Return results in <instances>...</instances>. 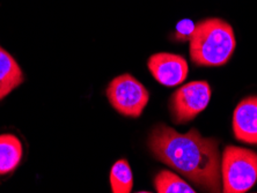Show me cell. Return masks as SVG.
Segmentation results:
<instances>
[{"instance_id":"6da1fadb","label":"cell","mask_w":257,"mask_h":193,"mask_svg":"<svg viewBox=\"0 0 257 193\" xmlns=\"http://www.w3.org/2000/svg\"><path fill=\"white\" fill-rule=\"evenodd\" d=\"M149 147L159 161L192 181L200 190L221 192V155L219 142L204 138L196 128L180 133L159 124L149 137Z\"/></svg>"},{"instance_id":"7a4b0ae2","label":"cell","mask_w":257,"mask_h":193,"mask_svg":"<svg viewBox=\"0 0 257 193\" xmlns=\"http://www.w3.org/2000/svg\"><path fill=\"white\" fill-rule=\"evenodd\" d=\"M236 47L234 30L228 22L210 18L196 24L189 40L191 62L197 66L218 67L225 65Z\"/></svg>"},{"instance_id":"3957f363","label":"cell","mask_w":257,"mask_h":193,"mask_svg":"<svg viewBox=\"0 0 257 193\" xmlns=\"http://www.w3.org/2000/svg\"><path fill=\"white\" fill-rule=\"evenodd\" d=\"M221 183L225 193H244L257 181V153L227 146L221 155Z\"/></svg>"},{"instance_id":"277c9868","label":"cell","mask_w":257,"mask_h":193,"mask_svg":"<svg viewBox=\"0 0 257 193\" xmlns=\"http://www.w3.org/2000/svg\"><path fill=\"white\" fill-rule=\"evenodd\" d=\"M107 97L109 103L120 115L138 118L149 103L150 93L135 77L123 74L109 83Z\"/></svg>"},{"instance_id":"5b68a950","label":"cell","mask_w":257,"mask_h":193,"mask_svg":"<svg viewBox=\"0 0 257 193\" xmlns=\"http://www.w3.org/2000/svg\"><path fill=\"white\" fill-rule=\"evenodd\" d=\"M211 87L206 81H191L174 92L171 98V111L176 124L195 119L210 103Z\"/></svg>"},{"instance_id":"8992f818","label":"cell","mask_w":257,"mask_h":193,"mask_svg":"<svg viewBox=\"0 0 257 193\" xmlns=\"http://www.w3.org/2000/svg\"><path fill=\"white\" fill-rule=\"evenodd\" d=\"M147 67L156 80L166 87L184 82L188 75V63L182 56L171 52H158L147 60Z\"/></svg>"},{"instance_id":"52a82bcc","label":"cell","mask_w":257,"mask_h":193,"mask_svg":"<svg viewBox=\"0 0 257 193\" xmlns=\"http://www.w3.org/2000/svg\"><path fill=\"white\" fill-rule=\"evenodd\" d=\"M233 132L235 139L257 146V96H249L236 105L233 112Z\"/></svg>"},{"instance_id":"ba28073f","label":"cell","mask_w":257,"mask_h":193,"mask_svg":"<svg viewBox=\"0 0 257 193\" xmlns=\"http://www.w3.org/2000/svg\"><path fill=\"white\" fill-rule=\"evenodd\" d=\"M24 73L12 56L0 48V101L24 82Z\"/></svg>"},{"instance_id":"9c48e42d","label":"cell","mask_w":257,"mask_h":193,"mask_svg":"<svg viewBox=\"0 0 257 193\" xmlns=\"http://www.w3.org/2000/svg\"><path fill=\"white\" fill-rule=\"evenodd\" d=\"M24 149L17 135L0 134V176L7 175L20 163Z\"/></svg>"},{"instance_id":"30bf717a","label":"cell","mask_w":257,"mask_h":193,"mask_svg":"<svg viewBox=\"0 0 257 193\" xmlns=\"http://www.w3.org/2000/svg\"><path fill=\"white\" fill-rule=\"evenodd\" d=\"M110 187L114 193H130L134 187V175L126 160L116 161L109 175Z\"/></svg>"},{"instance_id":"8fae6325","label":"cell","mask_w":257,"mask_h":193,"mask_svg":"<svg viewBox=\"0 0 257 193\" xmlns=\"http://www.w3.org/2000/svg\"><path fill=\"white\" fill-rule=\"evenodd\" d=\"M154 187L158 193H195V188L190 186L175 172L162 170L154 178Z\"/></svg>"},{"instance_id":"7c38bea8","label":"cell","mask_w":257,"mask_h":193,"mask_svg":"<svg viewBox=\"0 0 257 193\" xmlns=\"http://www.w3.org/2000/svg\"><path fill=\"white\" fill-rule=\"evenodd\" d=\"M196 28V24L189 19H183L176 25L175 40L177 42H189Z\"/></svg>"}]
</instances>
